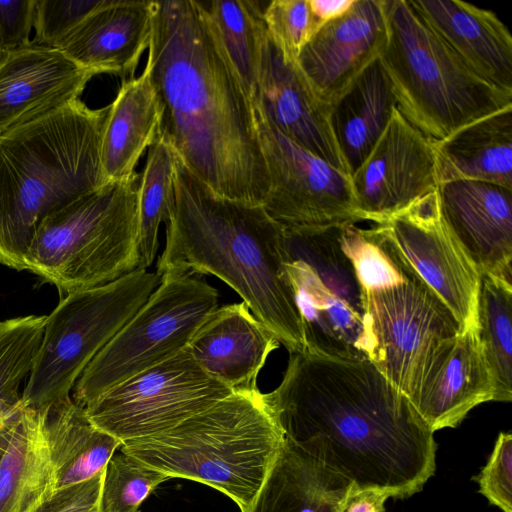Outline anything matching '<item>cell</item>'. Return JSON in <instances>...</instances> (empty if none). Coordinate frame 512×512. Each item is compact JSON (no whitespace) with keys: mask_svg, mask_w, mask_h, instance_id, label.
<instances>
[{"mask_svg":"<svg viewBox=\"0 0 512 512\" xmlns=\"http://www.w3.org/2000/svg\"><path fill=\"white\" fill-rule=\"evenodd\" d=\"M344 225L285 226L286 269L303 323L305 352L368 359L363 293L341 245Z\"/></svg>","mask_w":512,"mask_h":512,"instance_id":"cell-10","label":"cell"},{"mask_svg":"<svg viewBox=\"0 0 512 512\" xmlns=\"http://www.w3.org/2000/svg\"><path fill=\"white\" fill-rule=\"evenodd\" d=\"M285 442L264 393L234 391L164 432L122 443V452L170 477L206 484L246 512Z\"/></svg>","mask_w":512,"mask_h":512,"instance_id":"cell-6","label":"cell"},{"mask_svg":"<svg viewBox=\"0 0 512 512\" xmlns=\"http://www.w3.org/2000/svg\"><path fill=\"white\" fill-rule=\"evenodd\" d=\"M233 392L202 369L186 347L83 408L96 427L124 443L169 430Z\"/></svg>","mask_w":512,"mask_h":512,"instance_id":"cell-12","label":"cell"},{"mask_svg":"<svg viewBox=\"0 0 512 512\" xmlns=\"http://www.w3.org/2000/svg\"><path fill=\"white\" fill-rule=\"evenodd\" d=\"M168 478L120 449L116 450L104 470L100 512H139L144 499Z\"/></svg>","mask_w":512,"mask_h":512,"instance_id":"cell-34","label":"cell"},{"mask_svg":"<svg viewBox=\"0 0 512 512\" xmlns=\"http://www.w3.org/2000/svg\"><path fill=\"white\" fill-rule=\"evenodd\" d=\"M137 179L106 183L45 218L24 256L25 270L65 296L136 270Z\"/></svg>","mask_w":512,"mask_h":512,"instance_id":"cell-8","label":"cell"},{"mask_svg":"<svg viewBox=\"0 0 512 512\" xmlns=\"http://www.w3.org/2000/svg\"><path fill=\"white\" fill-rule=\"evenodd\" d=\"M99 75L57 48L32 41L0 59V134L80 99Z\"/></svg>","mask_w":512,"mask_h":512,"instance_id":"cell-18","label":"cell"},{"mask_svg":"<svg viewBox=\"0 0 512 512\" xmlns=\"http://www.w3.org/2000/svg\"><path fill=\"white\" fill-rule=\"evenodd\" d=\"M46 317L28 315L0 321V403L8 408L21 403L19 388L36 362Z\"/></svg>","mask_w":512,"mask_h":512,"instance_id":"cell-33","label":"cell"},{"mask_svg":"<svg viewBox=\"0 0 512 512\" xmlns=\"http://www.w3.org/2000/svg\"><path fill=\"white\" fill-rule=\"evenodd\" d=\"M252 105L269 179L266 212L290 227L361 222L351 176L287 138Z\"/></svg>","mask_w":512,"mask_h":512,"instance_id":"cell-13","label":"cell"},{"mask_svg":"<svg viewBox=\"0 0 512 512\" xmlns=\"http://www.w3.org/2000/svg\"><path fill=\"white\" fill-rule=\"evenodd\" d=\"M438 192L442 216L479 274L512 282V189L458 180Z\"/></svg>","mask_w":512,"mask_h":512,"instance_id":"cell-19","label":"cell"},{"mask_svg":"<svg viewBox=\"0 0 512 512\" xmlns=\"http://www.w3.org/2000/svg\"><path fill=\"white\" fill-rule=\"evenodd\" d=\"M5 429H6V427H5ZM4 442H5V431H4L3 437H2V439L0 441V456H1V453H2L3 446H4Z\"/></svg>","mask_w":512,"mask_h":512,"instance_id":"cell-43","label":"cell"},{"mask_svg":"<svg viewBox=\"0 0 512 512\" xmlns=\"http://www.w3.org/2000/svg\"><path fill=\"white\" fill-rule=\"evenodd\" d=\"M479 493L502 512H512V434L500 432L480 473L473 477Z\"/></svg>","mask_w":512,"mask_h":512,"instance_id":"cell-37","label":"cell"},{"mask_svg":"<svg viewBox=\"0 0 512 512\" xmlns=\"http://www.w3.org/2000/svg\"><path fill=\"white\" fill-rule=\"evenodd\" d=\"M175 151L156 138L149 147L145 166L137 186V253L139 270L155 260L158 232L169 218L173 205Z\"/></svg>","mask_w":512,"mask_h":512,"instance_id":"cell-31","label":"cell"},{"mask_svg":"<svg viewBox=\"0 0 512 512\" xmlns=\"http://www.w3.org/2000/svg\"><path fill=\"white\" fill-rule=\"evenodd\" d=\"M147 70L158 138L218 195L263 205L269 179L246 93L202 1H154Z\"/></svg>","mask_w":512,"mask_h":512,"instance_id":"cell-2","label":"cell"},{"mask_svg":"<svg viewBox=\"0 0 512 512\" xmlns=\"http://www.w3.org/2000/svg\"><path fill=\"white\" fill-rule=\"evenodd\" d=\"M154 1L102 0L55 48L98 74L133 78L148 48Z\"/></svg>","mask_w":512,"mask_h":512,"instance_id":"cell-21","label":"cell"},{"mask_svg":"<svg viewBox=\"0 0 512 512\" xmlns=\"http://www.w3.org/2000/svg\"><path fill=\"white\" fill-rule=\"evenodd\" d=\"M202 4L246 93L257 92L258 62L265 30L260 2L216 0Z\"/></svg>","mask_w":512,"mask_h":512,"instance_id":"cell-32","label":"cell"},{"mask_svg":"<svg viewBox=\"0 0 512 512\" xmlns=\"http://www.w3.org/2000/svg\"><path fill=\"white\" fill-rule=\"evenodd\" d=\"M353 484L285 439L246 512H344Z\"/></svg>","mask_w":512,"mask_h":512,"instance_id":"cell-25","label":"cell"},{"mask_svg":"<svg viewBox=\"0 0 512 512\" xmlns=\"http://www.w3.org/2000/svg\"><path fill=\"white\" fill-rule=\"evenodd\" d=\"M388 497L374 491L353 493L344 512H385Z\"/></svg>","mask_w":512,"mask_h":512,"instance_id":"cell-41","label":"cell"},{"mask_svg":"<svg viewBox=\"0 0 512 512\" xmlns=\"http://www.w3.org/2000/svg\"><path fill=\"white\" fill-rule=\"evenodd\" d=\"M251 101L287 138L349 174L334 134L332 107L315 93L297 63L284 58L266 28L260 45L257 92Z\"/></svg>","mask_w":512,"mask_h":512,"instance_id":"cell-16","label":"cell"},{"mask_svg":"<svg viewBox=\"0 0 512 512\" xmlns=\"http://www.w3.org/2000/svg\"><path fill=\"white\" fill-rule=\"evenodd\" d=\"M477 332L494 388V401L512 400V282L480 274Z\"/></svg>","mask_w":512,"mask_h":512,"instance_id":"cell-30","label":"cell"},{"mask_svg":"<svg viewBox=\"0 0 512 512\" xmlns=\"http://www.w3.org/2000/svg\"><path fill=\"white\" fill-rule=\"evenodd\" d=\"M342 247L362 288L368 360L410 400L440 347L461 333L460 323L380 226L349 228Z\"/></svg>","mask_w":512,"mask_h":512,"instance_id":"cell-5","label":"cell"},{"mask_svg":"<svg viewBox=\"0 0 512 512\" xmlns=\"http://www.w3.org/2000/svg\"><path fill=\"white\" fill-rule=\"evenodd\" d=\"M386 36V0H355L311 38L296 63L315 93L333 107L379 59Z\"/></svg>","mask_w":512,"mask_h":512,"instance_id":"cell-17","label":"cell"},{"mask_svg":"<svg viewBox=\"0 0 512 512\" xmlns=\"http://www.w3.org/2000/svg\"><path fill=\"white\" fill-rule=\"evenodd\" d=\"M102 0H36L35 44L56 47Z\"/></svg>","mask_w":512,"mask_h":512,"instance_id":"cell-36","label":"cell"},{"mask_svg":"<svg viewBox=\"0 0 512 512\" xmlns=\"http://www.w3.org/2000/svg\"><path fill=\"white\" fill-rule=\"evenodd\" d=\"M264 397L285 439L350 481L354 493L404 499L435 473L434 432L368 359L291 353L282 381Z\"/></svg>","mask_w":512,"mask_h":512,"instance_id":"cell-1","label":"cell"},{"mask_svg":"<svg viewBox=\"0 0 512 512\" xmlns=\"http://www.w3.org/2000/svg\"><path fill=\"white\" fill-rule=\"evenodd\" d=\"M438 185L471 180L512 189V108L433 141Z\"/></svg>","mask_w":512,"mask_h":512,"instance_id":"cell-26","label":"cell"},{"mask_svg":"<svg viewBox=\"0 0 512 512\" xmlns=\"http://www.w3.org/2000/svg\"><path fill=\"white\" fill-rule=\"evenodd\" d=\"M279 345L274 333L242 301L218 306L188 348L210 376L239 391L257 388L259 372Z\"/></svg>","mask_w":512,"mask_h":512,"instance_id":"cell-22","label":"cell"},{"mask_svg":"<svg viewBox=\"0 0 512 512\" xmlns=\"http://www.w3.org/2000/svg\"><path fill=\"white\" fill-rule=\"evenodd\" d=\"M108 110L77 99L0 134V264L25 270L42 221L107 183L100 149Z\"/></svg>","mask_w":512,"mask_h":512,"instance_id":"cell-4","label":"cell"},{"mask_svg":"<svg viewBox=\"0 0 512 512\" xmlns=\"http://www.w3.org/2000/svg\"><path fill=\"white\" fill-rule=\"evenodd\" d=\"M354 2L355 0H308L315 32L347 13Z\"/></svg>","mask_w":512,"mask_h":512,"instance_id":"cell-40","label":"cell"},{"mask_svg":"<svg viewBox=\"0 0 512 512\" xmlns=\"http://www.w3.org/2000/svg\"><path fill=\"white\" fill-rule=\"evenodd\" d=\"M218 297L201 278L161 275L147 301L84 369L73 387V401L84 407L117 383L188 347L218 307Z\"/></svg>","mask_w":512,"mask_h":512,"instance_id":"cell-11","label":"cell"},{"mask_svg":"<svg viewBox=\"0 0 512 512\" xmlns=\"http://www.w3.org/2000/svg\"><path fill=\"white\" fill-rule=\"evenodd\" d=\"M387 36L379 62L396 107L433 141L512 108V93L471 71L409 0H386Z\"/></svg>","mask_w":512,"mask_h":512,"instance_id":"cell-7","label":"cell"},{"mask_svg":"<svg viewBox=\"0 0 512 512\" xmlns=\"http://www.w3.org/2000/svg\"><path fill=\"white\" fill-rule=\"evenodd\" d=\"M396 100L379 59L332 107V126L349 174L360 167L381 137Z\"/></svg>","mask_w":512,"mask_h":512,"instance_id":"cell-29","label":"cell"},{"mask_svg":"<svg viewBox=\"0 0 512 512\" xmlns=\"http://www.w3.org/2000/svg\"><path fill=\"white\" fill-rule=\"evenodd\" d=\"M409 3L471 71L512 93V36L493 11L460 0Z\"/></svg>","mask_w":512,"mask_h":512,"instance_id":"cell-23","label":"cell"},{"mask_svg":"<svg viewBox=\"0 0 512 512\" xmlns=\"http://www.w3.org/2000/svg\"><path fill=\"white\" fill-rule=\"evenodd\" d=\"M44 410L21 404L8 419L0 456V512H34L56 490Z\"/></svg>","mask_w":512,"mask_h":512,"instance_id":"cell-24","label":"cell"},{"mask_svg":"<svg viewBox=\"0 0 512 512\" xmlns=\"http://www.w3.org/2000/svg\"><path fill=\"white\" fill-rule=\"evenodd\" d=\"M351 180L360 220L380 224L439 187L433 140L395 107Z\"/></svg>","mask_w":512,"mask_h":512,"instance_id":"cell-15","label":"cell"},{"mask_svg":"<svg viewBox=\"0 0 512 512\" xmlns=\"http://www.w3.org/2000/svg\"><path fill=\"white\" fill-rule=\"evenodd\" d=\"M4 53H5V51L3 50V47H2L1 42H0V59L2 58Z\"/></svg>","mask_w":512,"mask_h":512,"instance_id":"cell-44","label":"cell"},{"mask_svg":"<svg viewBox=\"0 0 512 512\" xmlns=\"http://www.w3.org/2000/svg\"><path fill=\"white\" fill-rule=\"evenodd\" d=\"M44 434L56 489L88 480L105 470L122 442L96 427L71 397L44 408Z\"/></svg>","mask_w":512,"mask_h":512,"instance_id":"cell-28","label":"cell"},{"mask_svg":"<svg viewBox=\"0 0 512 512\" xmlns=\"http://www.w3.org/2000/svg\"><path fill=\"white\" fill-rule=\"evenodd\" d=\"M36 0H0V42L5 52L29 44Z\"/></svg>","mask_w":512,"mask_h":512,"instance_id":"cell-39","label":"cell"},{"mask_svg":"<svg viewBox=\"0 0 512 512\" xmlns=\"http://www.w3.org/2000/svg\"><path fill=\"white\" fill-rule=\"evenodd\" d=\"M173 188L156 273L221 279L290 354L305 352L303 323L286 269L285 226L263 205L218 195L177 154Z\"/></svg>","mask_w":512,"mask_h":512,"instance_id":"cell-3","label":"cell"},{"mask_svg":"<svg viewBox=\"0 0 512 512\" xmlns=\"http://www.w3.org/2000/svg\"><path fill=\"white\" fill-rule=\"evenodd\" d=\"M103 474L57 488L34 512H100Z\"/></svg>","mask_w":512,"mask_h":512,"instance_id":"cell-38","label":"cell"},{"mask_svg":"<svg viewBox=\"0 0 512 512\" xmlns=\"http://www.w3.org/2000/svg\"><path fill=\"white\" fill-rule=\"evenodd\" d=\"M159 101L146 69L122 81L109 105L101 139V165L109 182L131 179L136 165L158 136Z\"/></svg>","mask_w":512,"mask_h":512,"instance_id":"cell-27","label":"cell"},{"mask_svg":"<svg viewBox=\"0 0 512 512\" xmlns=\"http://www.w3.org/2000/svg\"><path fill=\"white\" fill-rule=\"evenodd\" d=\"M16 408L11 409L0 403V424L4 423Z\"/></svg>","mask_w":512,"mask_h":512,"instance_id":"cell-42","label":"cell"},{"mask_svg":"<svg viewBox=\"0 0 512 512\" xmlns=\"http://www.w3.org/2000/svg\"><path fill=\"white\" fill-rule=\"evenodd\" d=\"M377 225L450 309L461 332L476 327L480 274L442 216L438 188Z\"/></svg>","mask_w":512,"mask_h":512,"instance_id":"cell-14","label":"cell"},{"mask_svg":"<svg viewBox=\"0 0 512 512\" xmlns=\"http://www.w3.org/2000/svg\"><path fill=\"white\" fill-rule=\"evenodd\" d=\"M263 21L284 58L294 63L316 33L308 0H273L264 7Z\"/></svg>","mask_w":512,"mask_h":512,"instance_id":"cell-35","label":"cell"},{"mask_svg":"<svg viewBox=\"0 0 512 512\" xmlns=\"http://www.w3.org/2000/svg\"><path fill=\"white\" fill-rule=\"evenodd\" d=\"M156 272L136 269L110 283L70 293L46 317L34 367L21 395L44 409L71 397L78 378L160 284Z\"/></svg>","mask_w":512,"mask_h":512,"instance_id":"cell-9","label":"cell"},{"mask_svg":"<svg viewBox=\"0 0 512 512\" xmlns=\"http://www.w3.org/2000/svg\"><path fill=\"white\" fill-rule=\"evenodd\" d=\"M410 401L434 433L456 428L476 406L494 401L477 326L440 347Z\"/></svg>","mask_w":512,"mask_h":512,"instance_id":"cell-20","label":"cell"}]
</instances>
